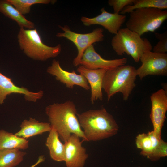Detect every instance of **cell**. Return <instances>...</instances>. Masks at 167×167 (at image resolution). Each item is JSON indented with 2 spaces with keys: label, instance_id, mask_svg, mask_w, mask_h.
Masks as SVG:
<instances>
[{
  "label": "cell",
  "instance_id": "obj_1",
  "mask_svg": "<svg viewBox=\"0 0 167 167\" xmlns=\"http://www.w3.org/2000/svg\"><path fill=\"white\" fill-rule=\"evenodd\" d=\"M45 113L52 128L56 130L62 141L66 142L74 134L86 141L77 117L76 105L72 101L49 105L45 108Z\"/></svg>",
  "mask_w": 167,
  "mask_h": 167
},
{
  "label": "cell",
  "instance_id": "obj_2",
  "mask_svg": "<svg viewBox=\"0 0 167 167\" xmlns=\"http://www.w3.org/2000/svg\"><path fill=\"white\" fill-rule=\"evenodd\" d=\"M86 141H96L116 135L118 126L112 115L103 108L77 114Z\"/></svg>",
  "mask_w": 167,
  "mask_h": 167
},
{
  "label": "cell",
  "instance_id": "obj_3",
  "mask_svg": "<svg viewBox=\"0 0 167 167\" xmlns=\"http://www.w3.org/2000/svg\"><path fill=\"white\" fill-rule=\"evenodd\" d=\"M137 76L136 69L129 65L107 70L103 77L102 88L107 94L108 101L118 92L122 94L123 100L127 101L136 86Z\"/></svg>",
  "mask_w": 167,
  "mask_h": 167
},
{
  "label": "cell",
  "instance_id": "obj_4",
  "mask_svg": "<svg viewBox=\"0 0 167 167\" xmlns=\"http://www.w3.org/2000/svg\"><path fill=\"white\" fill-rule=\"evenodd\" d=\"M17 39L20 49L27 56L35 60L44 61L55 58L62 50L60 44L54 47L45 44L36 28H20Z\"/></svg>",
  "mask_w": 167,
  "mask_h": 167
},
{
  "label": "cell",
  "instance_id": "obj_5",
  "mask_svg": "<svg viewBox=\"0 0 167 167\" xmlns=\"http://www.w3.org/2000/svg\"><path fill=\"white\" fill-rule=\"evenodd\" d=\"M111 45L118 55L122 56L126 53L136 62L140 61L144 53L152 49L151 43L147 39L142 38L126 28L118 31L112 38Z\"/></svg>",
  "mask_w": 167,
  "mask_h": 167
},
{
  "label": "cell",
  "instance_id": "obj_6",
  "mask_svg": "<svg viewBox=\"0 0 167 167\" xmlns=\"http://www.w3.org/2000/svg\"><path fill=\"white\" fill-rule=\"evenodd\" d=\"M126 28L140 36L154 32L167 19V11L157 8H139L130 12Z\"/></svg>",
  "mask_w": 167,
  "mask_h": 167
},
{
  "label": "cell",
  "instance_id": "obj_7",
  "mask_svg": "<svg viewBox=\"0 0 167 167\" xmlns=\"http://www.w3.org/2000/svg\"><path fill=\"white\" fill-rule=\"evenodd\" d=\"M63 32L58 33L56 36L58 38L64 37L72 42L76 47L78 54L73 61L75 66L79 65L80 61L85 50L95 42L102 41L104 39L103 29L97 28L92 32L85 34L77 33L71 30L69 26L59 25Z\"/></svg>",
  "mask_w": 167,
  "mask_h": 167
},
{
  "label": "cell",
  "instance_id": "obj_8",
  "mask_svg": "<svg viewBox=\"0 0 167 167\" xmlns=\"http://www.w3.org/2000/svg\"><path fill=\"white\" fill-rule=\"evenodd\" d=\"M137 148L141 150L140 154L152 161L167 156V143L159 139L153 131L138 134L135 139Z\"/></svg>",
  "mask_w": 167,
  "mask_h": 167
},
{
  "label": "cell",
  "instance_id": "obj_9",
  "mask_svg": "<svg viewBox=\"0 0 167 167\" xmlns=\"http://www.w3.org/2000/svg\"><path fill=\"white\" fill-rule=\"evenodd\" d=\"M142 65L136 69L140 79L148 75H167V54L148 51L140 58Z\"/></svg>",
  "mask_w": 167,
  "mask_h": 167
},
{
  "label": "cell",
  "instance_id": "obj_10",
  "mask_svg": "<svg viewBox=\"0 0 167 167\" xmlns=\"http://www.w3.org/2000/svg\"><path fill=\"white\" fill-rule=\"evenodd\" d=\"M151 108L150 117L153 126L154 135L161 139V131L166 118L167 111V91L160 89L150 97Z\"/></svg>",
  "mask_w": 167,
  "mask_h": 167
},
{
  "label": "cell",
  "instance_id": "obj_11",
  "mask_svg": "<svg viewBox=\"0 0 167 167\" xmlns=\"http://www.w3.org/2000/svg\"><path fill=\"white\" fill-rule=\"evenodd\" d=\"M77 135L72 134L64 142L65 161L66 167H84L89 156L82 146L84 141Z\"/></svg>",
  "mask_w": 167,
  "mask_h": 167
},
{
  "label": "cell",
  "instance_id": "obj_12",
  "mask_svg": "<svg viewBox=\"0 0 167 167\" xmlns=\"http://www.w3.org/2000/svg\"><path fill=\"white\" fill-rule=\"evenodd\" d=\"M101 13L92 18L82 16L81 21L86 26L99 25L103 27L109 32L116 34L125 22L126 16L125 15L111 13L106 11L104 7L101 9Z\"/></svg>",
  "mask_w": 167,
  "mask_h": 167
},
{
  "label": "cell",
  "instance_id": "obj_13",
  "mask_svg": "<svg viewBox=\"0 0 167 167\" xmlns=\"http://www.w3.org/2000/svg\"><path fill=\"white\" fill-rule=\"evenodd\" d=\"M127 62L126 58L112 60L105 59L95 50L92 45L84 52L80 61L79 65L88 69L110 70L119 66L124 65Z\"/></svg>",
  "mask_w": 167,
  "mask_h": 167
},
{
  "label": "cell",
  "instance_id": "obj_14",
  "mask_svg": "<svg viewBox=\"0 0 167 167\" xmlns=\"http://www.w3.org/2000/svg\"><path fill=\"white\" fill-rule=\"evenodd\" d=\"M50 74L55 77L56 79L65 85L67 88L72 89L77 85L88 90L90 89L88 83L85 77L81 74L76 73L74 70L70 72L63 69L59 62L53 60L51 66L47 69Z\"/></svg>",
  "mask_w": 167,
  "mask_h": 167
},
{
  "label": "cell",
  "instance_id": "obj_15",
  "mask_svg": "<svg viewBox=\"0 0 167 167\" xmlns=\"http://www.w3.org/2000/svg\"><path fill=\"white\" fill-rule=\"evenodd\" d=\"M107 70L103 69H89L81 65L77 69V71L85 77L90 85L91 90L90 101L92 104L98 100L101 101L103 100L102 81Z\"/></svg>",
  "mask_w": 167,
  "mask_h": 167
},
{
  "label": "cell",
  "instance_id": "obj_16",
  "mask_svg": "<svg viewBox=\"0 0 167 167\" xmlns=\"http://www.w3.org/2000/svg\"><path fill=\"white\" fill-rule=\"evenodd\" d=\"M12 93L24 94L26 100L36 102L42 97L43 92L40 91L34 92L29 91L27 88L17 86L14 84L11 79L0 72V105L4 103L8 95Z\"/></svg>",
  "mask_w": 167,
  "mask_h": 167
},
{
  "label": "cell",
  "instance_id": "obj_17",
  "mask_svg": "<svg viewBox=\"0 0 167 167\" xmlns=\"http://www.w3.org/2000/svg\"><path fill=\"white\" fill-rule=\"evenodd\" d=\"M20 127V130L15 134L26 139L46 132H49L52 129L49 123L39 122L32 118H30L28 120H24Z\"/></svg>",
  "mask_w": 167,
  "mask_h": 167
},
{
  "label": "cell",
  "instance_id": "obj_18",
  "mask_svg": "<svg viewBox=\"0 0 167 167\" xmlns=\"http://www.w3.org/2000/svg\"><path fill=\"white\" fill-rule=\"evenodd\" d=\"M0 13L15 21L20 28L33 29L34 23L27 19L18 10L7 0H0Z\"/></svg>",
  "mask_w": 167,
  "mask_h": 167
},
{
  "label": "cell",
  "instance_id": "obj_19",
  "mask_svg": "<svg viewBox=\"0 0 167 167\" xmlns=\"http://www.w3.org/2000/svg\"><path fill=\"white\" fill-rule=\"evenodd\" d=\"M49 132L45 145L49 150L51 158L57 161H65L64 144L60 141L59 135L54 129L52 128Z\"/></svg>",
  "mask_w": 167,
  "mask_h": 167
},
{
  "label": "cell",
  "instance_id": "obj_20",
  "mask_svg": "<svg viewBox=\"0 0 167 167\" xmlns=\"http://www.w3.org/2000/svg\"><path fill=\"white\" fill-rule=\"evenodd\" d=\"M29 147V141L3 129L0 130V150L19 149L25 150Z\"/></svg>",
  "mask_w": 167,
  "mask_h": 167
},
{
  "label": "cell",
  "instance_id": "obj_21",
  "mask_svg": "<svg viewBox=\"0 0 167 167\" xmlns=\"http://www.w3.org/2000/svg\"><path fill=\"white\" fill-rule=\"evenodd\" d=\"M26 154L19 149L0 150V167H14L23 160Z\"/></svg>",
  "mask_w": 167,
  "mask_h": 167
},
{
  "label": "cell",
  "instance_id": "obj_22",
  "mask_svg": "<svg viewBox=\"0 0 167 167\" xmlns=\"http://www.w3.org/2000/svg\"><path fill=\"white\" fill-rule=\"evenodd\" d=\"M154 8L161 10L167 8V0H134L132 5L125 6L121 11V14L130 13L139 8Z\"/></svg>",
  "mask_w": 167,
  "mask_h": 167
},
{
  "label": "cell",
  "instance_id": "obj_23",
  "mask_svg": "<svg viewBox=\"0 0 167 167\" xmlns=\"http://www.w3.org/2000/svg\"><path fill=\"white\" fill-rule=\"evenodd\" d=\"M23 15L28 14L32 6L36 4H54L56 0H7Z\"/></svg>",
  "mask_w": 167,
  "mask_h": 167
},
{
  "label": "cell",
  "instance_id": "obj_24",
  "mask_svg": "<svg viewBox=\"0 0 167 167\" xmlns=\"http://www.w3.org/2000/svg\"><path fill=\"white\" fill-rule=\"evenodd\" d=\"M155 36L159 41L153 48V52L166 53L167 52V31L163 33H155Z\"/></svg>",
  "mask_w": 167,
  "mask_h": 167
},
{
  "label": "cell",
  "instance_id": "obj_25",
  "mask_svg": "<svg viewBox=\"0 0 167 167\" xmlns=\"http://www.w3.org/2000/svg\"><path fill=\"white\" fill-rule=\"evenodd\" d=\"M134 0H109L108 5L112 6L114 13L119 14L125 6L132 5Z\"/></svg>",
  "mask_w": 167,
  "mask_h": 167
},
{
  "label": "cell",
  "instance_id": "obj_26",
  "mask_svg": "<svg viewBox=\"0 0 167 167\" xmlns=\"http://www.w3.org/2000/svg\"><path fill=\"white\" fill-rule=\"evenodd\" d=\"M39 163L38 162H36L35 164H34V165H32L30 167H35L36 165H38Z\"/></svg>",
  "mask_w": 167,
  "mask_h": 167
},
{
  "label": "cell",
  "instance_id": "obj_27",
  "mask_svg": "<svg viewBox=\"0 0 167 167\" xmlns=\"http://www.w3.org/2000/svg\"></svg>",
  "mask_w": 167,
  "mask_h": 167
}]
</instances>
